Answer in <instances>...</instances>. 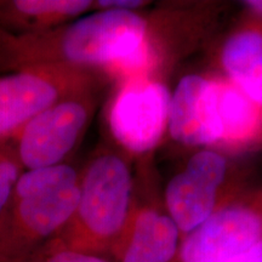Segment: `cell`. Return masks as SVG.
Masks as SVG:
<instances>
[{
    "label": "cell",
    "mask_w": 262,
    "mask_h": 262,
    "mask_svg": "<svg viewBox=\"0 0 262 262\" xmlns=\"http://www.w3.org/2000/svg\"><path fill=\"white\" fill-rule=\"evenodd\" d=\"M80 181V172L67 163L24 171L16 182L11 198L22 199L72 187Z\"/></svg>",
    "instance_id": "14"
},
{
    "label": "cell",
    "mask_w": 262,
    "mask_h": 262,
    "mask_svg": "<svg viewBox=\"0 0 262 262\" xmlns=\"http://www.w3.org/2000/svg\"><path fill=\"white\" fill-rule=\"evenodd\" d=\"M97 93L64 98L29 120L16 134L14 147L25 170L64 163L93 119Z\"/></svg>",
    "instance_id": "8"
},
{
    "label": "cell",
    "mask_w": 262,
    "mask_h": 262,
    "mask_svg": "<svg viewBox=\"0 0 262 262\" xmlns=\"http://www.w3.org/2000/svg\"><path fill=\"white\" fill-rule=\"evenodd\" d=\"M228 262H262V241Z\"/></svg>",
    "instance_id": "18"
},
{
    "label": "cell",
    "mask_w": 262,
    "mask_h": 262,
    "mask_svg": "<svg viewBox=\"0 0 262 262\" xmlns=\"http://www.w3.org/2000/svg\"><path fill=\"white\" fill-rule=\"evenodd\" d=\"M90 0H10L0 2V21L10 27L40 33L63 26L94 9Z\"/></svg>",
    "instance_id": "13"
},
{
    "label": "cell",
    "mask_w": 262,
    "mask_h": 262,
    "mask_svg": "<svg viewBox=\"0 0 262 262\" xmlns=\"http://www.w3.org/2000/svg\"><path fill=\"white\" fill-rule=\"evenodd\" d=\"M216 73L219 142L215 149L231 157L262 150V107L224 74Z\"/></svg>",
    "instance_id": "12"
},
{
    "label": "cell",
    "mask_w": 262,
    "mask_h": 262,
    "mask_svg": "<svg viewBox=\"0 0 262 262\" xmlns=\"http://www.w3.org/2000/svg\"><path fill=\"white\" fill-rule=\"evenodd\" d=\"M102 73L61 63L33 64L0 77V141L14 139L29 120L64 98L98 91Z\"/></svg>",
    "instance_id": "4"
},
{
    "label": "cell",
    "mask_w": 262,
    "mask_h": 262,
    "mask_svg": "<svg viewBox=\"0 0 262 262\" xmlns=\"http://www.w3.org/2000/svg\"><path fill=\"white\" fill-rule=\"evenodd\" d=\"M4 57L18 68L61 63L102 73L116 83L156 75L150 19L139 11L98 10L51 31L0 41Z\"/></svg>",
    "instance_id": "1"
},
{
    "label": "cell",
    "mask_w": 262,
    "mask_h": 262,
    "mask_svg": "<svg viewBox=\"0 0 262 262\" xmlns=\"http://www.w3.org/2000/svg\"><path fill=\"white\" fill-rule=\"evenodd\" d=\"M79 183L60 191L10 199L0 214V262H24L57 238L79 202Z\"/></svg>",
    "instance_id": "6"
},
{
    "label": "cell",
    "mask_w": 262,
    "mask_h": 262,
    "mask_svg": "<svg viewBox=\"0 0 262 262\" xmlns=\"http://www.w3.org/2000/svg\"><path fill=\"white\" fill-rule=\"evenodd\" d=\"M233 158L212 148L195 149L166 183L163 203L181 239L250 188Z\"/></svg>",
    "instance_id": "3"
},
{
    "label": "cell",
    "mask_w": 262,
    "mask_h": 262,
    "mask_svg": "<svg viewBox=\"0 0 262 262\" xmlns=\"http://www.w3.org/2000/svg\"><path fill=\"white\" fill-rule=\"evenodd\" d=\"M220 72L262 107V22L242 12L215 50Z\"/></svg>",
    "instance_id": "11"
},
{
    "label": "cell",
    "mask_w": 262,
    "mask_h": 262,
    "mask_svg": "<svg viewBox=\"0 0 262 262\" xmlns=\"http://www.w3.org/2000/svg\"><path fill=\"white\" fill-rule=\"evenodd\" d=\"M24 170L15 147L10 146L6 141H0V214L9 204L16 182Z\"/></svg>",
    "instance_id": "15"
},
{
    "label": "cell",
    "mask_w": 262,
    "mask_h": 262,
    "mask_svg": "<svg viewBox=\"0 0 262 262\" xmlns=\"http://www.w3.org/2000/svg\"><path fill=\"white\" fill-rule=\"evenodd\" d=\"M168 135L185 148H212L219 141L217 73L183 74L171 91Z\"/></svg>",
    "instance_id": "9"
},
{
    "label": "cell",
    "mask_w": 262,
    "mask_h": 262,
    "mask_svg": "<svg viewBox=\"0 0 262 262\" xmlns=\"http://www.w3.org/2000/svg\"><path fill=\"white\" fill-rule=\"evenodd\" d=\"M24 262H114L112 258L75 251L64 247L58 239H52L47 245Z\"/></svg>",
    "instance_id": "16"
},
{
    "label": "cell",
    "mask_w": 262,
    "mask_h": 262,
    "mask_svg": "<svg viewBox=\"0 0 262 262\" xmlns=\"http://www.w3.org/2000/svg\"><path fill=\"white\" fill-rule=\"evenodd\" d=\"M171 91L166 78L147 75L117 83L108 103L106 122L124 155H149L168 135Z\"/></svg>",
    "instance_id": "5"
},
{
    "label": "cell",
    "mask_w": 262,
    "mask_h": 262,
    "mask_svg": "<svg viewBox=\"0 0 262 262\" xmlns=\"http://www.w3.org/2000/svg\"><path fill=\"white\" fill-rule=\"evenodd\" d=\"M181 234L163 201H136L129 225L112 255L114 262H173Z\"/></svg>",
    "instance_id": "10"
},
{
    "label": "cell",
    "mask_w": 262,
    "mask_h": 262,
    "mask_svg": "<svg viewBox=\"0 0 262 262\" xmlns=\"http://www.w3.org/2000/svg\"><path fill=\"white\" fill-rule=\"evenodd\" d=\"M148 2L143 0H97L94 8L97 10H119V11H137L145 8Z\"/></svg>",
    "instance_id": "17"
},
{
    "label": "cell",
    "mask_w": 262,
    "mask_h": 262,
    "mask_svg": "<svg viewBox=\"0 0 262 262\" xmlns=\"http://www.w3.org/2000/svg\"><path fill=\"white\" fill-rule=\"evenodd\" d=\"M261 241L262 186H257L183 237L173 262H228Z\"/></svg>",
    "instance_id": "7"
},
{
    "label": "cell",
    "mask_w": 262,
    "mask_h": 262,
    "mask_svg": "<svg viewBox=\"0 0 262 262\" xmlns=\"http://www.w3.org/2000/svg\"><path fill=\"white\" fill-rule=\"evenodd\" d=\"M79 202L57 235L64 247L112 258L136 205L135 179L122 150H98L80 172Z\"/></svg>",
    "instance_id": "2"
}]
</instances>
